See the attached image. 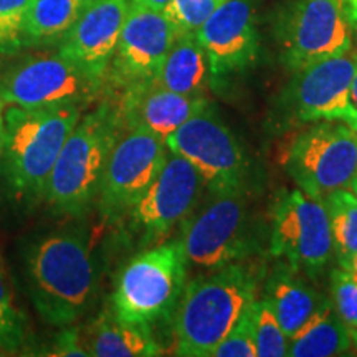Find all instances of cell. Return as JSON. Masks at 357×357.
I'll use <instances>...</instances> for the list:
<instances>
[{"label": "cell", "mask_w": 357, "mask_h": 357, "mask_svg": "<svg viewBox=\"0 0 357 357\" xmlns=\"http://www.w3.org/2000/svg\"><path fill=\"white\" fill-rule=\"evenodd\" d=\"M187 266L189 261L178 236L144 248L118 276L111 294L113 314L151 328L169 319L184 293Z\"/></svg>", "instance_id": "cell-6"}, {"label": "cell", "mask_w": 357, "mask_h": 357, "mask_svg": "<svg viewBox=\"0 0 357 357\" xmlns=\"http://www.w3.org/2000/svg\"><path fill=\"white\" fill-rule=\"evenodd\" d=\"M166 146L197 169L207 189L252 185V160L247 149L211 101L182 124Z\"/></svg>", "instance_id": "cell-12"}, {"label": "cell", "mask_w": 357, "mask_h": 357, "mask_svg": "<svg viewBox=\"0 0 357 357\" xmlns=\"http://www.w3.org/2000/svg\"><path fill=\"white\" fill-rule=\"evenodd\" d=\"M84 349L91 357H155L162 346L153 328L119 319L113 311L102 312L95 323L82 329Z\"/></svg>", "instance_id": "cell-20"}, {"label": "cell", "mask_w": 357, "mask_h": 357, "mask_svg": "<svg viewBox=\"0 0 357 357\" xmlns=\"http://www.w3.org/2000/svg\"><path fill=\"white\" fill-rule=\"evenodd\" d=\"M32 0H0V53L22 50V26Z\"/></svg>", "instance_id": "cell-30"}, {"label": "cell", "mask_w": 357, "mask_h": 357, "mask_svg": "<svg viewBox=\"0 0 357 357\" xmlns=\"http://www.w3.org/2000/svg\"><path fill=\"white\" fill-rule=\"evenodd\" d=\"M252 185L207 189L181 223V242L190 265L213 270L247 261L258 252V223Z\"/></svg>", "instance_id": "cell-5"}, {"label": "cell", "mask_w": 357, "mask_h": 357, "mask_svg": "<svg viewBox=\"0 0 357 357\" xmlns=\"http://www.w3.org/2000/svg\"><path fill=\"white\" fill-rule=\"evenodd\" d=\"M354 342L346 324L339 318L331 300L289 339V357H336L347 356Z\"/></svg>", "instance_id": "cell-22"}, {"label": "cell", "mask_w": 357, "mask_h": 357, "mask_svg": "<svg viewBox=\"0 0 357 357\" xmlns=\"http://www.w3.org/2000/svg\"><path fill=\"white\" fill-rule=\"evenodd\" d=\"M25 287L35 311L55 328L77 324L95 300L98 271L78 230L40 236L24 253Z\"/></svg>", "instance_id": "cell-1"}, {"label": "cell", "mask_w": 357, "mask_h": 357, "mask_svg": "<svg viewBox=\"0 0 357 357\" xmlns=\"http://www.w3.org/2000/svg\"><path fill=\"white\" fill-rule=\"evenodd\" d=\"M258 275L247 261L205 270L187 281L174 311V354L212 357L245 307L257 300Z\"/></svg>", "instance_id": "cell-2"}, {"label": "cell", "mask_w": 357, "mask_h": 357, "mask_svg": "<svg viewBox=\"0 0 357 357\" xmlns=\"http://www.w3.org/2000/svg\"><path fill=\"white\" fill-rule=\"evenodd\" d=\"M255 303L245 307L236 323L215 347L212 357H257Z\"/></svg>", "instance_id": "cell-27"}, {"label": "cell", "mask_w": 357, "mask_h": 357, "mask_svg": "<svg viewBox=\"0 0 357 357\" xmlns=\"http://www.w3.org/2000/svg\"><path fill=\"white\" fill-rule=\"evenodd\" d=\"M204 190V177L197 169L169 151L159 176L123 222L139 247H153L190 215Z\"/></svg>", "instance_id": "cell-13"}, {"label": "cell", "mask_w": 357, "mask_h": 357, "mask_svg": "<svg viewBox=\"0 0 357 357\" xmlns=\"http://www.w3.org/2000/svg\"><path fill=\"white\" fill-rule=\"evenodd\" d=\"M357 48V47H356ZM351 100L354 102V106L357 108V65H356V73H354V79H352V88H351Z\"/></svg>", "instance_id": "cell-35"}, {"label": "cell", "mask_w": 357, "mask_h": 357, "mask_svg": "<svg viewBox=\"0 0 357 357\" xmlns=\"http://www.w3.org/2000/svg\"><path fill=\"white\" fill-rule=\"evenodd\" d=\"M354 349H356V351H357V344H356V347H354Z\"/></svg>", "instance_id": "cell-39"}, {"label": "cell", "mask_w": 357, "mask_h": 357, "mask_svg": "<svg viewBox=\"0 0 357 357\" xmlns=\"http://www.w3.org/2000/svg\"><path fill=\"white\" fill-rule=\"evenodd\" d=\"M151 83L181 95H205L211 86V68L195 32L177 35L162 68Z\"/></svg>", "instance_id": "cell-21"}, {"label": "cell", "mask_w": 357, "mask_h": 357, "mask_svg": "<svg viewBox=\"0 0 357 357\" xmlns=\"http://www.w3.org/2000/svg\"><path fill=\"white\" fill-rule=\"evenodd\" d=\"M270 253L307 278H318L334 255L324 200L281 189L270 207Z\"/></svg>", "instance_id": "cell-9"}, {"label": "cell", "mask_w": 357, "mask_h": 357, "mask_svg": "<svg viewBox=\"0 0 357 357\" xmlns=\"http://www.w3.org/2000/svg\"><path fill=\"white\" fill-rule=\"evenodd\" d=\"M7 105L3 102L2 98H0V155H2L3 149V141H6V119H3V114H6Z\"/></svg>", "instance_id": "cell-34"}, {"label": "cell", "mask_w": 357, "mask_h": 357, "mask_svg": "<svg viewBox=\"0 0 357 357\" xmlns=\"http://www.w3.org/2000/svg\"><path fill=\"white\" fill-rule=\"evenodd\" d=\"M342 6H344L347 19H349L352 29H354L357 25V0H342Z\"/></svg>", "instance_id": "cell-33"}, {"label": "cell", "mask_w": 357, "mask_h": 357, "mask_svg": "<svg viewBox=\"0 0 357 357\" xmlns=\"http://www.w3.org/2000/svg\"><path fill=\"white\" fill-rule=\"evenodd\" d=\"M25 319L17 310V306L13 305L6 275L0 268V347L10 356L19 352L25 346Z\"/></svg>", "instance_id": "cell-26"}, {"label": "cell", "mask_w": 357, "mask_h": 357, "mask_svg": "<svg viewBox=\"0 0 357 357\" xmlns=\"http://www.w3.org/2000/svg\"><path fill=\"white\" fill-rule=\"evenodd\" d=\"M106 95V83L93 77L60 53L25 56L0 75V98L7 106L20 108L86 109Z\"/></svg>", "instance_id": "cell-8"}, {"label": "cell", "mask_w": 357, "mask_h": 357, "mask_svg": "<svg viewBox=\"0 0 357 357\" xmlns=\"http://www.w3.org/2000/svg\"><path fill=\"white\" fill-rule=\"evenodd\" d=\"M281 61L291 71L354 48L342 0H291L276 20Z\"/></svg>", "instance_id": "cell-11"}, {"label": "cell", "mask_w": 357, "mask_h": 357, "mask_svg": "<svg viewBox=\"0 0 357 357\" xmlns=\"http://www.w3.org/2000/svg\"><path fill=\"white\" fill-rule=\"evenodd\" d=\"M229 0H171L166 7V15L178 33L195 32L217 8Z\"/></svg>", "instance_id": "cell-29"}, {"label": "cell", "mask_w": 357, "mask_h": 357, "mask_svg": "<svg viewBox=\"0 0 357 357\" xmlns=\"http://www.w3.org/2000/svg\"><path fill=\"white\" fill-rule=\"evenodd\" d=\"M166 142L153 134L131 129L116 142L106 164L96 207L106 223H121L166 162Z\"/></svg>", "instance_id": "cell-14"}, {"label": "cell", "mask_w": 357, "mask_h": 357, "mask_svg": "<svg viewBox=\"0 0 357 357\" xmlns=\"http://www.w3.org/2000/svg\"><path fill=\"white\" fill-rule=\"evenodd\" d=\"M352 30H354V43H357V25ZM356 47H357V45H356Z\"/></svg>", "instance_id": "cell-37"}, {"label": "cell", "mask_w": 357, "mask_h": 357, "mask_svg": "<svg viewBox=\"0 0 357 357\" xmlns=\"http://www.w3.org/2000/svg\"><path fill=\"white\" fill-rule=\"evenodd\" d=\"M284 169L294 185L324 200L349 189L357 172V129L342 121L312 123L294 137Z\"/></svg>", "instance_id": "cell-10"}, {"label": "cell", "mask_w": 357, "mask_h": 357, "mask_svg": "<svg viewBox=\"0 0 357 357\" xmlns=\"http://www.w3.org/2000/svg\"><path fill=\"white\" fill-rule=\"evenodd\" d=\"M82 113L79 106L38 109L7 106L0 176L13 200L24 207L47 200L58 154Z\"/></svg>", "instance_id": "cell-3"}, {"label": "cell", "mask_w": 357, "mask_h": 357, "mask_svg": "<svg viewBox=\"0 0 357 357\" xmlns=\"http://www.w3.org/2000/svg\"><path fill=\"white\" fill-rule=\"evenodd\" d=\"M114 96L124 131L141 129L164 142L211 101L205 95H181L153 83L137 84Z\"/></svg>", "instance_id": "cell-18"}, {"label": "cell", "mask_w": 357, "mask_h": 357, "mask_svg": "<svg viewBox=\"0 0 357 357\" xmlns=\"http://www.w3.org/2000/svg\"><path fill=\"white\" fill-rule=\"evenodd\" d=\"M86 0H32L22 26V48L58 47Z\"/></svg>", "instance_id": "cell-23"}, {"label": "cell", "mask_w": 357, "mask_h": 357, "mask_svg": "<svg viewBox=\"0 0 357 357\" xmlns=\"http://www.w3.org/2000/svg\"><path fill=\"white\" fill-rule=\"evenodd\" d=\"M3 356H8V352H7V351H3L2 347H0V357H3Z\"/></svg>", "instance_id": "cell-38"}, {"label": "cell", "mask_w": 357, "mask_h": 357, "mask_svg": "<svg viewBox=\"0 0 357 357\" xmlns=\"http://www.w3.org/2000/svg\"><path fill=\"white\" fill-rule=\"evenodd\" d=\"M169 2H171V0H131L132 6L147 7L153 8V10H166Z\"/></svg>", "instance_id": "cell-32"}, {"label": "cell", "mask_w": 357, "mask_h": 357, "mask_svg": "<svg viewBox=\"0 0 357 357\" xmlns=\"http://www.w3.org/2000/svg\"><path fill=\"white\" fill-rule=\"evenodd\" d=\"M349 190H351L352 194H354L356 197H357V172H356L354 178H352V182H351V187H349Z\"/></svg>", "instance_id": "cell-36"}, {"label": "cell", "mask_w": 357, "mask_h": 357, "mask_svg": "<svg viewBox=\"0 0 357 357\" xmlns=\"http://www.w3.org/2000/svg\"><path fill=\"white\" fill-rule=\"evenodd\" d=\"M324 204L337 266L357 280V197L349 189H341L326 197Z\"/></svg>", "instance_id": "cell-24"}, {"label": "cell", "mask_w": 357, "mask_h": 357, "mask_svg": "<svg viewBox=\"0 0 357 357\" xmlns=\"http://www.w3.org/2000/svg\"><path fill=\"white\" fill-rule=\"evenodd\" d=\"M255 341L257 357L288 356L289 339L265 298L255 303Z\"/></svg>", "instance_id": "cell-25"}, {"label": "cell", "mask_w": 357, "mask_h": 357, "mask_svg": "<svg viewBox=\"0 0 357 357\" xmlns=\"http://www.w3.org/2000/svg\"><path fill=\"white\" fill-rule=\"evenodd\" d=\"M263 298L275 312L288 339L300 331L329 300L307 283L305 275L281 260L268 275Z\"/></svg>", "instance_id": "cell-19"}, {"label": "cell", "mask_w": 357, "mask_h": 357, "mask_svg": "<svg viewBox=\"0 0 357 357\" xmlns=\"http://www.w3.org/2000/svg\"><path fill=\"white\" fill-rule=\"evenodd\" d=\"M177 35L166 12L131 3L106 71V89L118 95L128 88L154 82Z\"/></svg>", "instance_id": "cell-15"}, {"label": "cell", "mask_w": 357, "mask_h": 357, "mask_svg": "<svg viewBox=\"0 0 357 357\" xmlns=\"http://www.w3.org/2000/svg\"><path fill=\"white\" fill-rule=\"evenodd\" d=\"M129 8L131 0H86L56 52L105 82Z\"/></svg>", "instance_id": "cell-17"}, {"label": "cell", "mask_w": 357, "mask_h": 357, "mask_svg": "<svg viewBox=\"0 0 357 357\" xmlns=\"http://www.w3.org/2000/svg\"><path fill=\"white\" fill-rule=\"evenodd\" d=\"M48 356H61V357H89L88 351L84 349L82 329L78 326H66L61 328L60 334L55 339V344L52 346Z\"/></svg>", "instance_id": "cell-31"}, {"label": "cell", "mask_w": 357, "mask_h": 357, "mask_svg": "<svg viewBox=\"0 0 357 357\" xmlns=\"http://www.w3.org/2000/svg\"><path fill=\"white\" fill-rule=\"evenodd\" d=\"M331 303L346 324L354 347L357 344V280L342 270L334 268L331 273Z\"/></svg>", "instance_id": "cell-28"}, {"label": "cell", "mask_w": 357, "mask_h": 357, "mask_svg": "<svg viewBox=\"0 0 357 357\" xmlns=\"http://www.w3.org/2000/svg\"><path fill=\"white\" fill-rule=\"evenodd\" d=\"M195 35L207 56L211 86L238 77L257 63L260 53L255 0H229L195 30Z\"/></svg>", "instance_id": "cell-16"}, {"label": "cell", "mask_w": 357, "mask_h": 357, "mask_svg": "<svg viewBox=\"0 0 357 357\" xmlns=\"http://www.w3.org/2000/svg\"><path fill=\"white\" fill-rule=\"evenodd\" d=\"M357 48L293 71L271 109L276 131L319 121H342L357 129V108L351 100Z\"/></svg>", "instance_id": "cell-7"}, {"label": "cell", "mask_w": 357, "mask_h": 357, "mask_svg": "<svg viewBox=\"0 0 357 357\" xmlns=\"http://www.w3.org/2000/svg\"><path fill=\"white\" fill-rule=\"evenodd\" d=\"M123 132L116 96L108 91L82 114L58 154L45 200L53 212L83 217L95 207L106 164Z\"/></svg>", "instance_id": "cell-4"}]
</instances>
